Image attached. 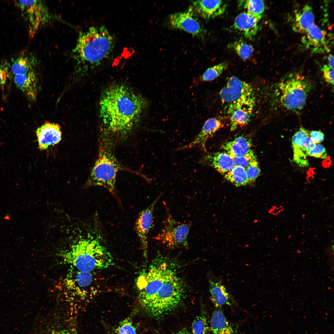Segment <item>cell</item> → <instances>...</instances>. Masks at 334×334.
Returning a JSON list of instances; mask_svg holds the SVG:
<instances>
[{
  "mask_svg": "<svg viewBox=\"0 0 334 334\" xmlns=\"http://www.w3.org/2000/svg\"><path fill=\"white\" fill-rule=\"evenodd\" d=\"M136 284L139 304L150 315L157 319L175 309L185 293L173 264L161 255L141 272Z\"/></svg>",
  "mask_w": 334,
  "mask_h": 334,
  "instance_id": "obj_1",
  "label": "cell"
},
{
  "mask_svg": "<svg viewBox=\"0 0 334 334\" xmlns=\"http://www.w3.org/2000/svg\"><path fill=\"white\" fill-rule=\"evenodd\" d=\"M146 103L140 95L125 85H115L102 94L100 117L106 134L123 137L128 135L140 120Z\"/></svg>",
  "mask_w": 334,
  "mask_h": 334,
  "instance_id": "obj_2",
  "label": "cell"
},
{
  "mask_svg": "<svg viewBox=\"0 0 334 334\" xmlns=\"http://www.w3.org/2000/svg\"><path fill=\"white\" fill-rule=\"evenodd\" d=\"M103 238L99 225L93 235L73 244L60 252L59 256L63 262L79 272L106 268L113 264V259L103 244Z\"/></svg>",
  "mask_w": 334,
  "mask_h": 334,
  "instance_id": "obj_3",
  "label": "cell"
},
{
  "mask_svg": "<svg viewBox=\"0 0 334 334\" xmlns=\"http://www.w3.org/2000/svg\"><path fill=\"white\" fill-rule=\"evenodd\" d=\"M114 45L113 36L104 26H92L80 32L72 51L75 72L84 73L108 57Z\"/></svg>",
  "mask_w": 334,
  "mask_h": 334,
  "instance_id": "obj_4",
  "label": "cell"
},
{
  "mask_svg": "<svg viewBox=\"0 0 334 334\" xmlns=\"http://www.w3.org/2000/svg\"><path fill=\"white\" fill-rule=\"evenodd\" d=\"M274 87V105L285 111L297 113L304 107L312 87L309 79L298 73L283 77Z\"/></svg>",
  "mask_w": 334,
  "mask_h": 334,
  "instance_id": "obj_5",
  "label": "cell"
},
{
  "mask_svg": "<svg viewBox=\"0 0 334 334\" xmlns=\"http://www.w3.org/2000/svg\"><path fill=\"white\" fill-rule=\"evenodd\" d=\"M103 142L85 186H102L114 197L117 196L115 188L116 175L122 168L109 148V140L106 139Z\"/></svg>",
  "mask_w": 334,
  "mask_h": 334,
  "instance_id": "obj_6",
  "label": "cell"
},
{
  "mask_svg": "<svg viewBox=\"0 0 334 334\" xmlns=\"http://www.w3.org/2000/svg\"><path fill=\"white\" fill-rule=\"evenodd\" d=\"M93 280L91 272L75 270L66 275L62 282V289L67 304V310L78 315L82 304L87 297V289Z\"/></svg>",
  "mask_w": 334,
  "mask_h": 334,
  "instance_id": "obj_7",
  "label": "cell"
},
{
  "mask_svg": "<svg viewBox=\"0 0 334 334\" xmlns=\"http://www.w3.org/2000/svg\"><path fill=\"white\" fill-rule=\"evenodd\" d=\"M165 205V215L161 228L154 239L170 249H188V237L192 225L191 222H181L176 220Z\"/></svg>",
  "mask_w": 334,
  "mask_h": 334,
  "instance_id": "obj_8",
  "label": "cell"
},
{
  "mask_svg": "<svg viewBox=\"0 0 334 334\" xmlns=\"http://www.w3.org/2000/svg\"><path fill=\"white\" fill-rule=\"evenodd\" d=\"M15 2L28 24V34L31 38H32L40 28L59 19L57 15L51 12L43 1L18 0Z\"/></svg>",
  "mask_w": 334,
  "mask_h": 334,
  "instance_id": "obj_9",
  "label": "cell"
},
{
  "mask_svg": "<svg viewBox=\"0 0 334 334\" xmlns=\"http://www.w3.org/2000/svg\"><path fill=\"white\" fill-rule=\"evenodd\" d=\"M77 317L65 309L46 314L40 319L34 334H80Z\"/></svg>",
  "mask_w": 334,
  "mask_h": 334,
  "instance_id": "obj_10",
  "label": "cell"
},
{
  "mask_svg": "<svg viewBox=\"0 0 334 334\" xmlns=\"http://www.w3.org/2000/svg\"><path fill=\"white\" fill-rule=\"evenodd\" d=\"M219 95L222 102L228 106L255 98L251 85L235 76L228 79Z\"/></svg>",
  "mask_w": 334,
  "mask_h": 334,
  "instance_id": "obj_11",
  "label": "cell"
},
{
  "mask_svg": "<svg viewBox=\"0 0 334 334\" xmlns=\"http://www.w3.org/2000/svg\"><path fill=\"white\" fill-rule=\"evenodd\" d=\"M169 22L172 28L183 30L195 36H201L204 33L191 7L186 11L171 14Z\"/></svg>",
  "mask_w": 334,
  "mask_h": 334,
  "instance_id": "obj_12",
  "label": "cell"
},
{
  "mask_svg": "<svg viewBox=\"0 0 334 334\" xmlns=\"http://www.w3.org/2000/svg\"><path fill=\"white\" fill-rule=\"evenodd\" d=\"M161 196V194L159 195L150 205L139 213L135 223V230L145 255L147 250L148 235L153 222L154 210Z\"/></svg>",
  "mask_w": 334,
  "mask_h": 334,
  "instance_id": "obj_13",
  "label": "cell"
},
{
  "mask_svg": "<svg viewBox=\"0 0 334 334\" xmlns=\"http://www.w3.org/2000/svg\"><path fill=\"white\" fill-rule=\"evenodd\" d=\"M255 104V98H254L228 106V113L229 116L231 131L248 123L250 121Z\"/></svg>",
  "mask_w": 334,
  "mask_h": 334,
  "instance_id": "obj_14",
  "label": "cell"
},
{
  "mask_svg": "<svg viewBox=\"0 0 334 334\" xmlns=\"http://www.w3.org/2000/svg\"><path fill=\"white\" fill-rule=\"evenodd\" d=\"M327 36L325 30L314 24L302 37V45L313 53L328 52Z\"/></svg>",
  "mask_w": 334,
  "mask_h": 334,
  "instance_id": "obj_15",
  "label": "cell"
},
{
  "mask_svg": "<svg viewBox=\"0 0 334 334\" xmlns=\"http://www.w3.org/2000/svg\"><path fill=\"white\" fill-rule=\"evenodd\" d=\"M223 126L220 119L216 117L209 118L205 122L200 131L195 138L190 143L179 148L178 150L196 148L206 151V144L208 139Z\"/></svg>",
  "mask_w": 334,
  "mask_h": 334,
  "instance_id": "obj_16",
  "label": "cell"
},
{
  "mask_svg": "<svg viewBox=\"0 0 334 334\" xmlns=\"http://www.w3.org/2000/svg\"><path fill=\"white\" fill-rule=\"evenodd\" d=\"M36 133L41 150L57 144L62 139L61 127L57 123L46 122L36 129Z\"/></svg>",
  "mask_w": 334,
  "mask_h": 334,
  "instance_id": "obj_17",
  "label": "cell"
},
{
  "mask_svg": "<svg viewBox=\"0 0 334 334\" xmlns=\"http://www.w3.org/2000/svg\"><path fill=\"white\" fill-rule=\"evenodd\" d=\"M191 7L200 17L209 19L223 14L226 5L222 0H197L193 2Z\"/></svg>",
  "mask_w": 334,
  "mask_h": 334,
  "instance_id": "obj_18",
  "label": "cell"
},
{
  "mask_svg": "<svg viewBox=\"0 0 334 334\" xmlns=\"http://www.w3.org/2000/svg\"><path fill=\"white\" fill-rule=\"evenodd\" d=\"M199 162L212 166L224 175L236 166L233 158L226 152H217L207 154L201 158Z\"/></svg>",
  "mask_w": 334,
  "mask_h": 334,
  "instance_id": "obj_19",
  "label": "cell"
},
{
  "mask_svg": "<svg viewBox=\"0 0 334 334\" xmlns=\"http://www.w3.org/2000/svg\"><path fill=\"white\" fill-rule=\"evenodd\" d=\"M209 283L210 298L217 309L224 305L231 306L235 303L233 297L227 291L220 279L211 277Z\"/></svg>",
  "mask_w": 334,
  "mask_h": 334,
  "instance_id": "obj_20",
  "label": "cell"
},
{
  "mask_svg": "<svg viewBox=\"0 0 334 334\" xmlns=\"http://www.w3.org/2000/svg\"><path fill=\"white\" fill-rule=\"evenodd\" d=\"M15 85L24 94L28 101H36L38 91V79L36 70L21 75H15Z\"/></svg>",
  "mask_w": 334,
  "mask_h": 334,
  "instance_id": "obj_21",
  "label": "cell"
},
{
  "mask_svg": "<svg viewBox=\"0 0 334 334\" xmlns=\"http://www.w3.org/2000/svg\"><path fill=\"white\" fill-rule=\"evenodd\" d=\"M259 21L254 17L246 12L241 13L235 19L234 28L245 37L252 39L257 34L259 28Z\"/></svg>",
  "mask_w": 334,
  "mask_h": 334,
  "instance_id": "obj_22",
  "label": "cell"
},
{
  "mask_svg": "<svg viewBox=\"0 0 334 334\" xmlns=\"http://www.w3.org/2000/svg\"><path fill=\"white\" fill-rule=\"evenodd\" d=\"M315 20L311 7L307 4L304 5L295 14L292 30L295 32L304 34L314 24Z\"/></svg>",
  "mask_w": 334,
  "mask_h": 334,
  "instance_id": "obj_23",
  "label": "cell"
},
{
  "mask_svg": "<svg viewBox=\"0 0 334 334\" xmlns=\"http://www.w3.org/2000/svg\"><path fill=\"white\" fill-rule=\"evenodd\" d=\"M252 142L250 138L240 136L227 142L222 146V148L233 158L241 157L252 150Z\"/></svg>",
  "mask_w": 334,
  "mask_h": 334,
  "instance_id": "obj_24",
  "label": "cell"
},
{
  "mask_svg": "<svg viewBox=\"0 0 334 334\" xmlns=\"http://www.w3.org/2000/svg\"><path fill=\"white\" fill-rule=\"evenodd\" d=\"M210 328L213 334H235L233 327L219 308L212 314Z\"/></svg>",
  "mask_w": 334,
  "mask_h": 334,
  "instance_id": "obj_25",
  "label": "cell"
},
{
  "mask_svg": "<svg viewBox=\"0 0 334 334\" xmlns=\"http://www.w3.org/2000/svg\"><path fill=\"white\" fill-rule=\"evenodd\" d=\"M11 71L14 75H21L36 70L37 61L32 54L20 56L14 60Z\"/></svg>",
  "mask_w": 334,
  "mask_h": 334,
  "instance_id": "obj_26",
  "label": "cell"
},
{
  "mask_svg": "<svg viewBox=\"0 0 334 334\" xmlns=\"http://www.w3.org/2000/svg\"><path fill=\"white\" fill-rule=\"evenodd\" d=\"M238 7L240 9L243 8L246 10L247 13L259 21L263 15L265 5L263 0H240L238 2Z\"/></svg>",
  "mask_w": 334,
  "mask_h": 334,
  "instance_id": "obj_27",
  "label": "cell"
},
{
  "mask_svg": "<svg viewBox=\"0 0 334 334\" xmlns=\"http://www.w3.org/2000/svg\"><path fill=\"white\" fill-rule=\"evenodd\" d=\"M224 175L226 180L237 187L250 184L246 169L240 166H236Z\"/></svg>",
  "mask_w": 334,
  "mask_h": 334,
  "instance_id": "obj_28",
  "label": "cell"
},
{
  "mask_svg": "<svg viewBox=\"0 0 334 334\" xmlns=\"http://www.w3.org/2000/svg\"><path fill=\"white\" fill-rule=\"evenodd\" d=\"M230 47L242 59L245 60L250 57L254 51L252 45L241 40L233 43L230 45Z\"/></svg>",
  "mask_w": 334,
  "mask_h": 334,
  "instance_id": "obj_29",
  "label": "cell"
},
{
  "mask_svg": "<svg viewBox=\"0 0 334 334\" xmlns=\"http://www.w3.org/2000/svg\"><path fill=\"white\" fill-rule=\"evenodd\" d=\"M228 65L227 62H223L208 68L201 75L200 80L204 82L214 80L226 69Z\"/></svg>",
  "mask_w": 334,
  "mask_h": 334,
  "instance_id": "obj_30",
  "label": "cell"
},
{
  "mask_svg": "<svg viewBox=\"0 0 334 334\" xmlns=\"http://www.w3.org/2000/svg\"><path fill=\"white\" fill-rule=\"evenodd\" d=\"M197 317L192 324V334H207L209 329L207 318L203 311Z\"/></svg>",
  "mask_w": 334,
  "mask_h": 334,
  "instance_id": "obj_31",
  "label": "cell"
},
{
  "mask_svg": "<svg viewBox=\"0 0 334 334\" xmlns=\"http://www.w3.org/2000/svg\"><path fill=\"white\" fill-rule=\"evenodd\" d=\"M114 334H137L136 328L131 319L126 318L120 322L116 329Z\"/></svg>",
  "mask_w": 334,
  "mask_h": 334,
  "instance_id": "obj_32",
  "label": "cell"
},
{
  "mask_svg": "<svg viewBox=\"0 0 334 334\" xmlns=\"http://www.w3.org/2000/svg\"><path fill=\"white\" fill-rule=\"evenodd\" d=\"M233 158L236 166H241L245 169L253 161L257 160L252 150L241 157Z\"/></svg>",
  "mask_w": 334,
  "mask_h": 334,
  "instance_id": "obj_33",
  "label": "cell"
},
{
  "mask_svg": "<svg viewBox=\"0 0 334 334\" xmlns=\"http://www.w3.org/2000/svg\"><path fill=\"white\" fill-rule=\"evenodd\" d=\"M246 170L250 183L255 182L260 173V169L257 160L253 161Z\"/></svg>",
  "mask_w": 334,
  "mask_h": 334,
  "instance_id": "obj_34",
  "label": "cell"
},
{
  "mask_svg": "<svg viewBox=\"0 0 334 334\" xmlns=\"http://www.w3.org/2000/svg\"><path fill=\"white\" fill-rule=\"evenodd\" d=\"M11 70V65L6 61L0 63V87L3 88L5 84Z\"/></svg>",
  "mask_w": 334,
  "mask_h": 334,
  "instance_id": "obj_35",
  "label": "cell"
},
{
  "mask_svg": "<svg viewBox=\"0 0 334 334\" xmlns=\"http://www.w3.org/2000/svg\"><path fill=\"white\" fill-rule=\"evenodd\" d=\"M293 149L294 150L293 161L302 167L308 166L309 163L306 158L307 155L305 154L300 149L298 148Z\"/></svg>",
  "mask_w": 334,
  "mask_h": 334,
  "instance_id": "obj_36",
  "label": "cell"
},
{
  "mask_svg": "<svg viewBox=\"0 0 334 334\" xmlns=\"http://www.w3.org/2000/svg\"><path fill=\"white\" fill-rule=\"evenodd\" d=\"M316 145L310 136H308L300 139L298 142L297 147L306 152L313 148Z\"/></svg>",
  "mask_w": 334,
  "mask_h": 334,
  "instance_id": "obj_37",
  "label": "cell"
},
{
  "mask_svg": "<svg viewBox=\"0 0 334 334\" xmlns=\"http://www.w3.org/2000/svg\"><path fill=\"white\" fill-rule=\"evenodd\" d=\"M305 153L311 156L317 158H326L327 154L323 146L320 143L316 145L312 149Z\"/></svg>",
  "mask_w": 334,
  "mask_h": 334,
  "instance_id": "obj_38",
  "label": "cell"
},
{
  "mask_svg": "<svg viewBox=\"0 0 334 334\" xmlns=\"http://www.w3.org/2000/svg\"><path fill=\"white\" fill-rule=\"evenodd\" d=\"M323 76L325 81L333 86L334 84V70L327 65H324L321 68Z\"/></svg>",
  "mask_w": 334,
  "mask_h": 334,
  "instance_id": "obj_39",
  "label": "cell"
},
{
  "mask_svg": "<svg viewBox=\"0 0 334 334\" xmlns=\"http://www.w3.org/2000/svg\"><path fill=\"white\" fill-rule=\"evenodd\" d=\"M310 136L312 140L315 143H319L324 139V135L321 132L312 131L310 133Z\"/></svg>",
  "mask_w": 334,
  "mask_h": 334,
  "instance_id": "obj_40",
  "label": "cell"
},
{
  "mask_svg": "<svg viewBox=\"0 0 334 334\" xmlns=\"http://www.w3.org/2000/svg\"><path fill=\"white\" fill-rule=\"evenodd\" d=\"M328 66L334 70V56L331 54H330L328 57Z\"/></svg>",
  "mask_w": 334,
  "mask_h": 334,
  "instance_id": "obj_41",
  "label": "cell"
},
{
  "mask_svg": "<svg viewBox=\"0 0 334 334\" xmlns=\"http://www.w3.org/2000/svg\"><path fill=\"white\" fill-rule=\"evenodd\" d=\"M176 334H190V333L188 332L186 328H183L178 332L176 333Z\"/></svg>",
  "mask_w": 334,
  "mask_h": 334,
  "instance_id": "obj_42",
  "label": "cell"
}]
</instances>
